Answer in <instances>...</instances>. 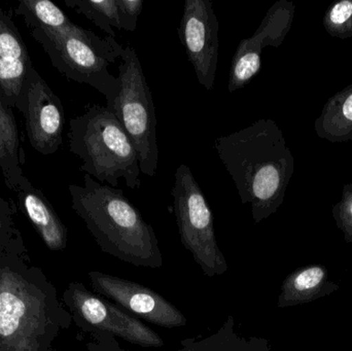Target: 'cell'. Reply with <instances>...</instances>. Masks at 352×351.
I'll return each mask as SVG.
<instances>
[{"mask_svg":"<svg viewBox=\"0 0 352 351\" xmlns=\"http://www.w3.org/2000/svg\"><path fill=\"white\" fill-rule=\"evenodd\" d=\"M171 195L182 245L205 275H223L228 271V263L215 236L212 212L186 165L176 169Z\"/></svg>","mask_w":352,"mask_h":351,"instance_id":"7","label":"cell"},{"mask_svg":"<svg viewBox=\"0 0 352 351\" xmlns=\"http://www.w3.org/2000/svg\"><path fill=\"white\" fill-rule=\"evenodd\" d=\"M89 351H131L125 350L120 346L119 341L116 337L109 335L94 336L92 341L87 343ZM175 351H192L188 348H182Z\"/></svg>","mask_w":352,"mask_h":351,"instance_id":"25","label":"cell"},{"mask_svg":"<svg viewBox=\"0 0 352 351\" xmlns=\"http://www.w3.org/2000/svg\"><path fill=\"white\" fill-rule=\"evenodd\" d=\"M88 276L96 294L135 317L165 329L184 327L188 323L173 303L148 286L102 272L90 271Z\"/></svg>","mask_w":352,"mask_h":351,"instance_id":"11","label":"cell"},{"mask_svg":"<svg viewBox=\"0 0 352 351\" xmlns=\"http://www.w3.org/2000/svg\"><path fill=\"white\" fill-rule=\"evenodd\" d=\"M121 16L122 30L135 32L138 16L144 10L142 0H117Z\"/></svg>","mask_w":352,"mask_h":351,"instance_id":"24","label":"cell"},{"mask_svg":"<svg viewBox=\"0 0 352 351\" xmlns=\"http://www.w3.org/2000/svg\"><path fill=\"white\" fill-rule=\"evenodd\" d=\"M24 164L25 152L14 111L0 95V170L6 187L16 194L33 185L25 177Z\"/></svg>","mask_w":352,"mask_h":351,"instance_id":"15","label":"cell"},{"mask_svg":"<svg viewBox=\"0 0 352 351\" xmlns=\"http://www.w3.org/2000/svg\"><path fill=\"white\" fill-rule=\"evenodd\" d=\"M18 206L34 227L38 236L51 251H61L67 247V228L45 197L43 191L34 188L16 193Z\"/></svg>","mask_w":352,"mask_h":351,"instance_id":"14","label":"cell"},{"mask_svg":"<svg viewBox=\"0 0 352 351\" xmlns=\"http://www.w3.org/2000/svg\"><path fill=\"white\" fill-rule=\"evenodd\" d=\"M72 323L20 233L0 251V351H52Z\"/></svg>","mask_w":352,"mask_h":351,"instance_id":"1","label":"cell"},{"mask_svg":"<svg viewBox=\"0 0 352 351\" xmlns=\"http://www.w3.org/2000/svg\"><path fill=\"white\" fill-rule=\"evenodd\" d=\"M62 301L74 324L92 337L113 336L142 348L164 346V340L154 330L109 299L91 292L82 282H70Z\"/></svg>","mask_w":352,"mask_h":351,"instance_id":"8","label":"cell"},{"mask_svg":"<svg viewBox=\"0 0 352 351\" xmlns=\"http://www.w3.org/2000/svg\"><path fill=\"white\" fill-rule=\"evenodd\" d=\"M31 37L41 45L52 65L68 80L88 84L113 104L119 92V80L109 67L121 57L124 47L113 37L101 38L76 25L67 31L30 30Z\"/></svg>","mask_w":352,"mask_h":351,"instance_id":"5","label":"cell"},{"mask_svg":"<svg viewBox=\"0 0 352 351\" xmlns=\"http://www.w3.org/2000/svg\"><path fill=\"white\" fill-rule=\"evenodd\" d=\"M322 24L331 36L340 39L351 38L352 0H342L331 5L324 14Z\"/></svg>","mask_w":352,"mask_h":351,"instance_id":"21","label":"cell"},{"mask_svg":"<svg viewBox=\"0 0 352 351\" xmlns=\"http://www.w3.org/2000/svg\"><path fill=\"white\" fill-rule=\"evenodd\" d=\"M30 30L67 31L76 28L67 14L50 0H21L14 8Z\"/></svg>","mask_w":352,"mask_h":351,"instance_id":"19","label":"cell"},{"mask_svg":"<svg viewBox=\"0 0 352 351\" xmlns=\"http://www.w3.org/2000/svg\"><path fill=\"white\" fill-rule=\"evenodd\" d=\"M182 348L192 351H269V343L263 338H245L235 331V319L228 317L215 333L202 339H184Z\"/></svg>","mask_w":352,"mask_h":351,"instance_id":"18","label":"cell"},{"mask_svg":"<svg viewBox=\"0 0 352 351\" xmlns=\"http://www.w3.org/2000/svg\"><path fill=\"white\" fill-rule=\"evenodd\" d=\"M295 3L287 0L275 2L258 28L250 38L240 41L229 72L228 91L243 89L260 72L262 52L266 47H279L289 33L295 16Z\"/></svg>","mask_w":352,"mask_h":351,"instance_id":"12","label":"cell"},{"mask_svg":"<svg viewBox=\"0 0 352 351\" xmlns=\"http://www.w3.org/2000/svg\"><path fill=\"white\" fill-rule=\"evenodd\" d=\"M25 119L29 144L43 156L55 154L63 142L65 113L61 99L31 67L18 106Z\"/></svg>","mask_w":352,"mask_h":351,"instance_id":"9","label":"cell"},{"mask_svg":"<svg viewBox=\"0 0 352 351\" xmlns=\"http://www.w3.org/2000/svg\"><path fill=\"white\" fill-rule=\"evenodd\" d=\"M333 218L346 242L352 243V183L343 187L342 197L333 207Z\"/></svg>","mask_w":352,"mask_h":351,"instance_id":"22","label":"cell"},{"mask_svg":"<svg viewBox=\"0 0 352 351\" xmlns=\"http://www.w3.org/2000/svg\"><path fill=\"white\" fill-rule=\"evenodd\" d=\"M219 160L233 179L242 204H250L254 223L283 205L295 172V159L276 122L261 119L214 140Z\"/></svg>","mask_w":352,"mask_h":351,"instance_id":"2","label":"cell"},{"mask_svg":"<svg viewBox=\"0 0 352 351\" xmlns=\"http://www.w3.org/2000/svg\"><path fill=\"white\" fill-rule=\"evenodd\" d=\"M178 37L199 84L211 91L219 62V21L210 0H186Z\"/></svg>","mask_w":352,"mask_h":351,"instance_id":"10","label":"cell"},{"mask_svg":"<svg viewBox=\"0 0 352 351\" xmlns=\"http://www.w3.org/2000/svg\"><path fill=\"white\" fill-rule=\"evenodd\" d=\"M31 67L32 61L18 27L0 8V95L12 109L20 104Z\"/></svg>","mask_w":352,"mask_h":351,"instance_id":"13","label":"cell"},{"mask_svg":"<svg viewBox=\"0 0 352 351\" xmlns=\"http://www.w3.org/2000/svg\"><path fill=\"white\" fill-rule=\"evenodd\" d=\"M119 66V92L107 106L119 120L138 150L140 171L154 177L159 165L157 119L152 92L135 49L124 47Z\"/></svg>","mask_w":352,"mask_h":351,"instance_id":"6","label":"cell"},{"mask_svg":"<svg viewBox=\"0 0 352 351\" xmlns=\"http://www.w3.org/2000/svg\"><path fill=\"white\" fill-rule=\"evenodd\" d=\"M16 214L14 202L0 197V251L21 233L14 220Z\"/></svg>","mask_w":352,"mask_h":351,"instance_id":"23","label":"cell"},{"mask_svg":"<svg viewBox=\"0 0 352 351\" xmlns=\"http://www.w3.org/2000/svg\"><path fill=\"white\" fill-rule=\"evenodd\" d=\"M338 284L329 278V271L322 265H309L289 274L279 295V308L305 304L318 300L338 290Z\"/></svg>","mask_w":352,"mask_h":351,"instance_id":"16","label":"cell"},{"mask_svg":"<svg viewBox=\"0 0 352 351\" xmlns=\"http://www.w3.org/2000/svg\"><path fill=\"white\" fill-rule=\"evenodd\" d=\"M67 137L69 150L82 160L80 170L85 174L113 188L124 179L129 189H140L138 150L107 106L91 105L70 119Z\"/></svg>","mask_w":352,"mask_h":351,"instance_id":"4","label":"cell"},{"mask_svg":"<svg viewBox=\"0 0 352 351\" xmlns=\"http://www.w3.org/2000/svg\"><path fill=\"white\" fill-rule=\"evenodd\" d=\"M72 207L84 220L103 253L136 267L163 266L158 238L123 190L84 175V185H70Z\"/></svg>","mask_w":352,"mask_h":351,"instance_id":"3","label":"cell"},{"mask_svg":"<svg viewBox=\"0 0 352 351\" xmlns=\"http://www.w3.org/2000/svg\"><path fill=\"white\" fill-rule=\"evenodd\" d=\"M65 5L94 23L109 36L115 38L113 27L122 30L117 0H66Z\"/></svg>","mask_w":352,"mask_h":351,"instance_id":"20","label":"cell"},{"mask_svg":"<svg viewBox=\"0 0 352 351\" xmlns=\"http://www.w3.org/2000/svg\"><path fill=\"white\" fill-rule=\"evenodd\" d=\"M314 130L318 137L332 144L352 140V84L331 97L318 119Z\"/></svg>","mask_w":352,"mask_h":351,"instance_id":"17","label":"cell"}]
</instances>
